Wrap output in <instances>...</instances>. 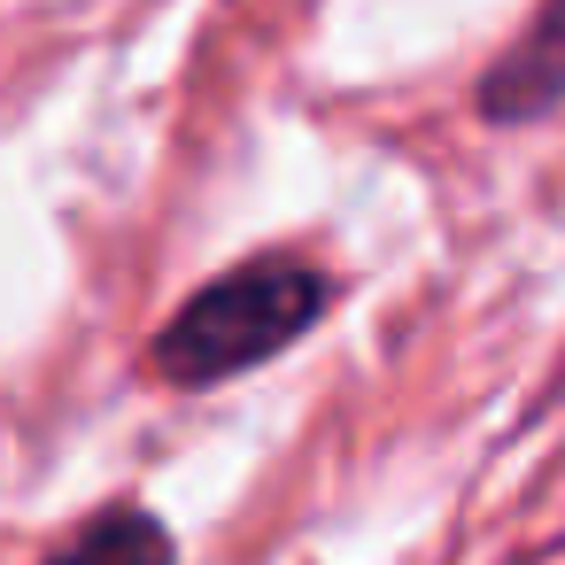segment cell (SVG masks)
I'll return each mask as SVG.
<instances>
[{"instance_id": "6da1fadb", "label": "cell", "mask_w": 565, "mask_h": 565, "mask_svg": "<svg viewBox=\"0 0 565 565\" xmlns=\"http://www.w3.org/2000/svg\"><path fill=\"white\" fill-rule=\"evenodd\" d=\"M333 302V279L302 256H256L225 279H210L163 333H156V372L179 387H217L287 341H302Z\"/></svg>"}, {"instance_id": "7a4b0ae2", "label": "cell", "mask_w": 565, "mask_h": 565, "mask_svg": "<svg viewBox=\"0 0 565 565\" xmlns=\"http://www.w3.org/2000/svg\"><path fill=\"white\" fill-rule=\"evenodd\" d=\"M480 109H488L495 125H534V117L557 109V0H542V9H534L519 55H503V63L488 71Z\"/></svg>"}, {"instance_id": "3957f363", "label": "cell", "mask_w": 565, "mask_h": 565, "mask_svg": "<svg viewBox=\"0 0 565 565\" xmlns=\"http://www.w3.org/2000/svg\"><path fill=\"white\" fill-rule=\"evenodd\" d=\"M47 565H171V534H163V519L117 503V511L86 519Z\"/></svg>"}]
</instances>
